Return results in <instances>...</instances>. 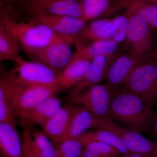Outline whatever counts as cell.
Instances as JSON below:
<instances>
[{"instance_id": "obj_1", "label": "cell", "mask_w": 157, "mask_h": 157, "mask_svg": "<svg viewBox=\"0 0 157 157\" xmlns=\"http://www.w3.org/2000/svg\"><path fill=\"white\" fill-rule=\"evenodd\" d=\"M0 20L13 32L21 47L30 58L37 52L63 38L34 18L23 20L15 5L1 8Z\"/></svg>"}, {"instance_id": "obj_2", "label": "cell", "mask_w": 157, "mask_h": 157, "mask_svg": "<svg viewBox=\"0 0 157 157\" xmlns=\"http://www.w3.org/2000/svg\"><path fill=\"white\" fill-rule=\"evenodd\" d=\"M153 111L140 96L122 86L112 94L109 117L141 133L151 127Z\"/></svg>"}, {"instance_id": "obj_3", "label": "cell", "mask_w": 157, "mask_h": 157, "mask_svg": "<svg viewBox=\"0 0 157 157\" xmlns=\"http://www.w3.org/2000/svg\"><path fill=\"white\" fill-rule=\"evenodd\" d=\"M129 18L123 48L137 60L142 62L157 56V40L155 32L143 17L128 8L124 12Z\"/></svg>"}, {"instance_id": "obj_4", "label": "cell", "mask_w": 157, "mask_h": 157, "mask_svg": "<svg viewBox=\"0 0 157 157\" xmlns=\"http://www.w3.org/2000/svg\"><path fill=\"white\" fill-rule=\"evenodd\" d=\"M0 84L11 97L17 117H21L37 105L56 96L62 90L59 83L48 86H25L18 85L2 77Z\"/></svg>"}, {"instance_id": "obj_5", "label": "cell", "mask_w": 157, "mask_h": 157, "mask_svg": "<svg viewBox=\"0 0 157 157\" xmlns=\"http://www.w3.org/2000/svg\"><path fill=\"white\" fill-rule=\"evenodd\" d=\"M61 73L39 62L22 59L4 77L21 86H48L59 83Z\"/></svg>"}, {"instance_id": "obj_6", "label": "cell", "mask_w": 157, "mask_h": 157, "mask_svg": "<svg viewBox=\"0 0 157 157\" xmlns=\"http://www.w3.org/2000/svg\"><path fill=\"white\" fill-rule=\"evenodd\" d=\"M123 86L140 96L151 108L157 106V56L138 65Z\"/></svg>"}, {"instance_id": "obj_7", "label": "cell", "mask_w": 157, "mask_h": 157, "mask_svg": "<svg viewBox=\"0 0 157 157\" xmlns=\"http://www.w3.org/2000/svg\"><path fill=\"white\" fill-rule=\"evenodd\" d=\"M113 93L106 85L100 83L79 92L70 93L69 102L84 107L97 117H109Z\"/></svg>"}, {"instance_id": "obj_8", "label": "cell", "mask_w": 157, "mask_h": 157, "mask_svg": "<svg viewBox=\"0 0 157 157\" xmlns=\"http://www.w3.org/2000/svg\"><path fill=\"white\" fill-rule=\"evenodd\" d=\"M96 129L107 130L117 135L123 140L130 153L153 155L157 147V141L149 140L141 133L118 125L109 117H98Z\"/></svg>"}, {"instance_id": "obj_9", "label": "cell", "mask_w": 157, "mask_h": 157, "mask_svg": "<svg viewBox=\"0 0 157 157\" xmlns=\"http://www.w3.org/2000/svg\"><path fill=\"white\" fill-rule=\"evenodd\" d=\"M30 17L47 25L71 45L80 37L87 24V21L82 17L66 15H41Z\"/></svg>"}, {"instance_id": "obj_10", "label": "cell", "mask_w": 157, "mask_h": 157, "mask_svg": "<svg viewBox=\"0 0 157 157\" xmlns=\"http://www.w3.org/2000/svg\"><path fill=\"white\" fill-rule=\"evenodd\" d=\"M71 44L64 38L37 52L31 59L62 72L73 55Z\"/></svg>"}, {"instance_id": "obj_11", "label": "cell", "mask_w": 157, "mask_h": 157, "mask_svg": "<svg viewBox=\"0 0 157 157\" xmlns=\"http://www.w3.org/2000/svg\"><path fill=\"white\" fill-rule=\"evenodd\" d=\"M134 0H80L83 15L86 21L108 18L126 10Z\"/></svg>"}, {"instance_id": "obj_12", "label": "cell", "mask_w": 157, "mask_h": 157, "mask_svg": "<svg viewBox=\"0 0 157 157\" xmlns=\"http://www.w3.org/2000/svg\"><path fill=\"white\" fill-rule=\"evenodd\" d=\"M141 63L128 52H121L109 66L105 84L114 92L124 85L133 70Z\"/></svg>"}, {"instance_id": "obj_13", "label": "cell", "mask_w": 157, "mask_h": 157, "mask_svg": "<svg viewBox=\"0 0 157 157\" xmlns=\"http://www.w3.org/2000/svg\"><path fill=\"white\" fill-rule=\"evenodd\" d=\"M121 52L109 56H98L94 58L83 78L70 93L79 92L94 85L100 84L106 78L109 66Z\"/></svg>"}, {"instance_id": "obj_14", "label": "cell", "mask_w": 157, "mask_h": 157, "mask_svg": "<svg viewBox=\"0 0 157 157\" xmlns=\"http://www.w3.org/2000/svg\"><path fill=\"white\" fill-rule=\"evenodd\" d=\"M73 106L70 102L62 106L53 116L40 126L42 132L54 144L63 141L67 130Z\"/></svg>"}, {"instance_id": "obj_15", "label": "cell", "mask_w": 157, "mask_h": 157, "mask_svg": "<svg viewBox=\"0 0 157 157\" xmlns=\"http://www.w3.org/2000/svg\"><path fill=\"white\" fill-rule=\"evenodd\" d=\"M0 151L3 157H24L15 120L0 122Z\"/></svg>"}, {"instance_id": "obj_16", "label": "cell", "mask_w": 157, "mask_h": 157, "mask_svg": "<svg viewBox=\"0 0 157 157\" xmlns=\"http://www.w3.org/2000/svg\"><path fill=\"white\" fill-rule=\"evenodd\" d=\"M98 120V117L84 107L73 106L67 130L62 142L77 138L87 132L89 129L96 128Z\"/></svg>"}, {"instance_id": "obj_17", "label": "cell", "mask_w": 157, "mask_h": 157, "mask_svg": "<svg viewBox=\"0 0 157 157\" xmlns=\"http://www.w3.org/2000/svg\"><path fill=\"white\" fill-rule=\"evenodd\" d=\"M61 102L56 96H52L33 108L20 117L21 123L23 128L32 127L36 125H42L59 109Z\"/></svg>"}, {"instance_id": "obj_18", "label": "cell", "mask_w": 157, "mask_h": 157, "mask_svg": "<svg viewBox=\"0 0 157 157\" xmlns=\"http://www.w3.org/2000/svg\"><path fill=\"white\" fill-rule=\"evenodd\" d=\"M76 53L90 60L98 56H109L120 52L119 44L111 39L89 41L78 39L74 43Z\"/></svg>"}, {"instance_id": "obj_19", "label": "cell", "mask_w": 157, "mask_h": 157, "mask_svg": "<svg viewBox=\"0 0 157 157\" xmlns=\"http://www.w3.org/2000/svg\"><path fill=\"white\" fill-rule=\"evenodd\" d=\"M91 60L73 54L72 59L61 74L59 84L62 90L75 87L87 72Z\"/></svg>"}, {"instance_id": "obj_20", "label": "cell", "mask_w": 157, "mask_h": 157, "mask_svg": "<svg viewBox=\"0 0 157 157\" xmlns=\"http://www.w3.org/2000/svg\"><path fill=\"white\" fill-rule=\"evenodd\" d=\"M41 15H66L82 18L83 11L77 1H59L38 7L30 13L27 18Z\"/></svg>"}, {"instance_id": "obj_21", "label": "cell", "mask_w": 157, "mask_h": 157, "mask_svg": "<svg viewBox=\"0 0 157 157\" xmlns=\"http://www.w3.org/2000/svg\"><path fill=\"white\" fill-rule=\"evenodd\" d=\"M21 46L17 37L8 25L0 20V61H10L16 63L23 59Z\"/></svg>"}, {"instance_id": "obj_22", "label": "cell", "mask_w": 157, "mask_h": 157, "mask_svg": "<svg viewBox=\"0 0 157 157\" xmlns=\"http://www.w3.org/2000/svg\"><path fill=\"white\" fill-rule=\"evenodd\" d=\"M76 138L84 146L91 142H101L113 147L120 152L121 155L130 153L123 140L117 135L107 130L99 129L87 132Z\"/></svg>"}, {"instance_id": "obj_23", "label": "cell", "mask_w": 157, "mask_h": 157, "mask_svg": "<svg viewBox=\"0 0 157 157\" xmlns=\"http://www.w3.org/2000/svg\"><path fill=\"white\" fill-rule=\"evenodd\" d=\"M111 24L112 18H100L91 21L87 24L78 39L89 41L110 39L109 33Z\"/></svg>"}, {"instance_id": "obj_24", "label": "cell", "mask_w": 157, "mask_h": 157, "mask_svg": "<svg viewBox=\"0 0 157 157\" xmlns=\"http://www.w3.org/2000/svg\"><path fill=\"white\" fill-rule=\"evenodd\" d=\"M128 8L139 14L153 30L157 32V5L143 0H134Z\"/></svg>"}, {"instance_id": "obj_25", "label": "cell", "mask_w": 157, "mask_h": 157, "mask_svg": "<svg viewBox=\"0 0 157 157\" xmlns=\"http://www.w3.org/2000/svg\"><path fill=\"white\" fill-rule=\"evenodd\" d=\"M32 137L34 147L41 157H59L56 147L43 132L35 131Z\"/></svg>"}, {"instance_id": "obj_26", "label": "cell", "mask_w": 157, "mask_h": 157, "mask_svg": "<svg viewBox=\"0 0 157 157\" xmlns=\"http://www.w3.org/2000/svg\"><path fill=\"white\" fill-rule=\"evenodd\" d=\"M128 25V17L125 13L112 18L110 39L119 44L123 43L126 38Z\"/></svg>"}, {"instance_id": "obj_27", "label": "cell", "mask_w": 157, "mask_h": 157, "mask_svg": "<svg viewBox=\"0 0 157 157\" xmlns=\"http://www.w3.org/2000/svg\"><path fill=\"white\" fill-rule=\"evenodd\" d=\"M16 117L10 96L5 88L0 84V122L14 120Z\"/></svg>"}, {"instance_id": "obj_28", "label": "cell", "mask_w": 157, "mask_h": 157, "mask_svg": "<svg viewBox=\"0 0 157 157\" xmlns=\"http://www.w3.org/2000/svg\"><path fill=\"white\" fill-rule=\"evenodd\" d=\"M84 145L76 138L64 140L56 147L59 157H80Z\"/></svg>"}, {"instance_id": "obj_29", "label": "cell", "mask_w": 157, "mask_h": 157, "mask_svg": "<svg viewBox=\"0 0 157 157\" xmlns=\"http://www.w3.org/2000/svg\"><path fill=\"white\" fill-rule=\"evenodd\" d=\"M77 1V0H18L16 6L27 16L32 11L40 6L59 1Z\"/></svg>"}, {"instance_id": "obj_30", "label": "cell", "mask_w": 157, "mask_h": 157, "mask_svg": "<svg viewBox=\"0 0 157 157\" xmlns=\"http://www.w3.org/2000/svg\"><path fill=\"white\" fill-rule=\"evenodd\" d=\"M32 128L27 127L24 128L22 132V147L24 157H41L39 154L33 143Z\"/></svg>"}, {"instance_id": "obj_31", "label": "cell", "mask_w": 157, "mask_h": 157, "mask_svg": "<svg viewBox=\"0 0 157 157\" xmlns=\"http://www.w3.org/2000/svg\"><path fill=\"white\" fill-rule=\"evenodd\" d=\"M151 127L157 137V107L156 109L153 111Z\"/></svg>"}, {"instance_id": "obj_32", "label": "cell", "mask_w": 157, "mask_h": 157, "mask_svg": "<svg viewBox=\"0 0 157 157\" xmlns=\"http://www.w3.org/2000/svg\"><path fill=\"white\" fill-rule=\"evenodd\" d=\"M117 157H153V155L146 154L137 153H129L126 155H121Z\"/></svg>"}, {"instance_id": "obj_33", "label": "cell", "mask_w": 157, "mask_h": 157, "mask_svg": "<svg viewBox=\"0 0 157 157\" xmlns=\"http://www.w3.org/2000/svg\"><path fill=\"white\" fill-rule=\"evenodd\" d=\"M18 0H0V7H3L9 5H15L17 4Z\"/></svg>"}, {"instance_id": "obj_34", "label": "cell", "mask_w": 157, "mask_h": 157, "mask_svg": "<svg viewBox=\"0 0 157 157\" xmlns=\"http://www.w3.org/2000/svg\"><path fill=\"white\" fill-rule=\"evenodd\" d=\"M143 1L148 2L149 3H151V4L157 5V0H143Z\"/></svg>"}, {"instance_id": "obj_35", "label": "cell", "mask_w": 157, "mask_h": 157, "mask_svg": "<svg viewBox=\"0 0 157 157\" xmlns=\"http://www.w3.org/2000/svg\"><path fill=\"white\" fill-rule=\"evenodd\" d=\"M153 157H157V146L154 152L153 155Z\"/></svg>"}]
</instances>
